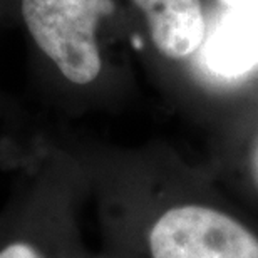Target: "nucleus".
I'll return each mask as SVG.
<instances>
[{
    "label": "nucleus",
    "instance_id": "obj_5",
    "mask_svg": "<svg viewBox=\"0 0 258 258\" xmlns=\"http://www.w3.org/2000/svg\"><path fill=\"white\" fill-rule=\"evenodd\" d=\"M225 171L235 179L236 188L245 196L246 208L258 216V122L240 127L235 139L225 149Z\"/></svg>",
    "mask_w": 258,
    "mask_h": 258
},
{
    "label": "nucleus",
    "instance_id": "obj_6",
    "mask_svg": "<svg viewBox=\"0 0 258 258\" xmlns=\"http://www.w3.org/2000/svg\"><path fill=\"white\" fill-rule=\"evenodd\" d=\"M9 25V0H0V27ZM19 109L15 107L12 97L0 91V116L2 117H15Z\"/></svg>",
    "mask_w": 258,
    "mask_h": 258
},
{
    "label": "nucleus",
    "instance_id": "obj_1",
    "mask_svg": "<svg viewBox=\"0 0 258 258\" xmlns=\"http://www.w3.org/2000/svg\"><path fill=\"white\" fill-rule=\"evenodd\" d=\"M124 258H258V216L164 149L72 148Z\"/></svg>",
    "mask_w": 258,
    "mask_h": 258
},
{
    "label": "nucleus",
    "instance_id": "obj_7",
    "mask_svg": "<svg viewBox=\"0 0 258 258\" xmlns=\"http://www.w3.org/2000/svg\"><path fill=\"white\" fill-rule=\"evenodd\" d=\"M0 258H42V255L27 241H10L0 250Z\"/></svg>",
    "mask_w": 258,
    "mask_h": 258
},
{
    "label": "nucleus",
    "instance_id": "obj_2",
    "mask_svg": "<svg viewBox=\"0 0 258 258\" xmlns=\"http://www.w3.org/2000/svg\"><path fill=\"white\" fill-rule=\"evenodd\" d=\"M117 0H9V25L27 45L30 82L50 104L81 112L119 97Z\"/></svg>",
    "mask_w": 258,
    "mask_h": 258
},
{
    "label": "nucleus",
    "instance_id": "obj_4",
    "mask_svg": "<svg viewBox=\"0 0 258 258\" xmlns=\"http://www.w3.org/2000/svg\"><path fill=\"white\" fill-rule=\"evenodd\" d=\"M205 62L215 74L238 77L258 64V15L225 10L205 39Z\"/></svg>",
    "mask_w": 258,
    "mask_h": 258
},
{
    "label": "nucleus",
    "instance_id": "obj_8",
    "mask_svg": "<svg viewBox=\"0 0 258 258\" xmlns=\"http://www.w3.org/2000/svg\"><path fill=\"white\" fill-rule=\"evenodd\" d=\"M225 10H236V12H248L258 15V0H215Z\"/></svg>",
    "mask_w": 258,
    "mask_h": 258
},
{
    "label": "nucleus",
    "instance_id": "obj_3",
    "mask_svg": "<svg viewBox=\"0 0 258 258\" xmlns=\"http://www.w3.org/2000/svg\"><path fill=\"white\" fill-rule=\"evenodd\" d=\"M134 27L159 67H174L201 50L206 39L203 0H124Z\"/></svg>",
    "mask_w": 258,
    "mask_h": 258
}]
</instances>
